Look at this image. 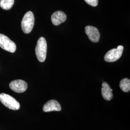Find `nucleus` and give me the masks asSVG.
I'll return each mask as SVG.
<instances>
[{
  "label": "nucleus",
  "instance_id": "nucleus-2",
  "mask_svg": "<svg viewBox=\"0 0 130 130\" xmlns=\"http://www.w3.org/2000/svg\"><path fill=\"white\" fill-rule=\"evenodd\" d=\"M0 101L6 107L10 109L17 110L20 108L19 103L13 97L8 94L2 93L0 94Z\"/></svg>",
  "mask_w": 130,
  "mask_h": 130
},
{
  "label": "nucleus",
  "instance_id": "nucleus-13",
  "mask_svg": "<svg viewBox=\"0 0 130 130\" xmlns=\"http://www.w3.org/2000/svg\"><path fill=\"white\" fill-rule=\"evenodd\" d=\"M84 1L87 4H88L89 5L93 7L96 6L98 4V0H84Z\"/></svg>",
  "mask_w": 130,
  "mask_h": 130
},
{
  "label": "nucleus",
  "instance_id": "nucleus-5",
  "mask_svg": "<svg viewBox=\"0 0 130 130\" xmlns=\"http://www.w3.org/2000/svg\"><path fill=\"white\" fill-rule=\"evenodd\" d=\"M0 47L5 51L12 53L15 52L17 49L15 43L2 34H0Z\"/></svg>",
  "mask_w": 130,
  "mask_h": 130
},
{
  "label": "nucleus",
  "instance_id": "nucleus-1",
  "mask_svg": "<svg viewBox=\"0 0 130 130\" xmlns=\"http://www.w3.org/2000/svg\"><path fill=\"white\" fill-rule=\"evenodd\" d=\"M47 42L44 38H40L35 48V53L38 60L43 62L45 60L47 54Z\"/></svg>",
  "mask_w": 130,
  "mask_h": 130
},
{
  "label": "nucleus",
  "instance_id": "nucleus-3",
  "mask_svg": "<svg viewBox=\"0 0 130 130\" xmlns=\"http://www.w3.org/2000/svg\"><path fill=\"white\" fill-rule=\"evenodd\" d=\"M35 22L34 14L31 11L25 14L21 21V28L24 32L28 34L32 30Z\"/></svg>",
  "mask_w": 130,
  "mask_h": 130
},
{
  "label": "nucleus",
  "instance_id": "nucleus-9",
  "mask_svg": "<svg viewBox=\"0 0 130 130\" xmlns=\"http://www.w3.org/2000/svg\"><path fill=\"white\" fill-rule=\"evenodd\" d=\"M67 19V15L62 11H58L54 13L51 16L52 22L55 26L64 22Z\"/></svg>",
  "mask_w": 130,
  "mask_h": 130
},
{
  "label": "nucleus",
  "instance_id": "nucleus-11",
  "mask_svg": "<svg viewBox=\"0 0 130 130\" xmlns=\"http://www.w3.org/2000/svg\"><path fill=\"white\" fill-rule=\"evenodd\" d=\"M120 87L124 92H129L130 90V80L129 79L124 78L121 80Z\"/></svg>",
  "mask_w": 130,
  "mask_h": 130
},
{
  "label": "nucleus",
  "instance_id": "nucleus-6",
  "mask_svg": "<svg viewBox=\"0 0 130 130\" xmlns=\"http://www.w3.org/2000/svg\"><path fill=\"white\" fill-rule=\"evenodd\" d=\"M10 89L15 93H22L25 92L28 88L27 83L22 79H16L9 84Z\"/></svg>",
  "mask_w": 130,
  "mask_h": 130
},
{
  "label": "nucleus",
  "instance_id": "nucleus-10",
  "mask_svg": "<svg viewBox=\"0 0 130 130\" xmlns=\"http://www.w3.org/2000/svg\"><path fill=\"white\" fill-rule=\"evenodd\" d=\"M112 89L106 82H103L102 85V95L104 99L110 101L113 98Z\"/></svg>",
  "mask_w": 130,
  "mask_h": 130
},
{
  "label": "nucleus",
  "instance_id": "nucleus-7",
  "mask_svg": "<svg viewBox=\"0 0 130 130\" xmlns=\"http://www.w3.org/2000/svg\"><path fill=\"white\" fill-rule=\"evenodd\" d=\"M85 31L88 36L89 39L92 42H97L99 41L100 35L97 28L93 26H88L85 28Z\"/></svg>",
  "mask_w": 130,
  "mask_h": 130
},
{
  "label": "nucleus",
  "instance_id": "nucleus-4",
  "mask_svg": "<svg viewBox=\"0 0 130 130\" xmlns=\"http://www.w3.org/2000/svg\"><path fill=\"white\" fill-rule=\"evenodd\" d=\"M123 47L118 46L117 48H114L108 51L105 55L104 59L107 62H113L118 60L122 54Z\"/></svg>",
  "mask_w": 130,
  "mask_h": 130
},
{
  "label": "nucleus",
  "instance_id": "nucleus-8",
  "mask_svg": "<svg viewBox=\"0 0 130 130\" xmlns=\"http://www.w3.org/2000/svg\"><path fill=\"white\" fill-rule=\"evenodd\" d=\"M61 110L60 104L55 100H50L45 104L43 107V110L45 112L60 111Z\"/></svg>",
  "mask_w": 130,
  "mask_h": 130
},
{
  "label": "nucleus",
  "instance_id": "nucleus-12",
  "mask_svg": "<svg viewBox=\"0 0 130 130\" xmlns=\"http://www.w3.org/2000/svg\"><path fill=\"white\" fill-rule=\"evenodd\" d=\"M14 0H1L0 7L4 10H10L13 6Z\"/></svg>",
  "mask_w": 130,
  "mask_h": 130
}]
</instances>
